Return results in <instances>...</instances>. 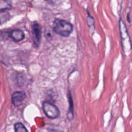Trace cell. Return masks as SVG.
I'll use <instances>...</instances> for the list:
<instances>
[{
	"mask_svg": "<svg viewBox=\"0 0 132 132\" xmlns=\"http://www.w3.org/2000/svg\"><path fill=\"white\" fill-rule=\"evenodd\" d=\"M53 29L55 32L63 37H68L73 30V25L63 20L56 19L53 24Z\"/></svg>",
	"mask_w": 132,
	"mask_h": 132,
	"instance_id": "obj_1",
	"label": "cell"
},
{
	"mask_svg": "<svg viewBox=\"0 0 132 132\" xmlns=\"http://www.w3.org/2000/svg\"><path fill=\"white\" fill-rule=\"evenodd\" d=\"M11 7L10 0H0V12L10 9Z\"/></svg>",
	"mask_w": 132,
	"mask_h": 132,
	"instance_id": "obj_7",
	"label": "cell"
},
{
	"mask_svg": "<svg viewBox=\"0 0 132 132\" xmlns=\"http://www.w3.org/2000/svg\"><path fill=\"white\" fill-rule=\"evenodd\" d=\"M14 129L15 132H28L27 129L25 126L20 122L16 123L14 126Z\"/></svg>",
	"mask_w": 132,
	"mask_h": 132,
	"instance_id": "obj_8",
	"label": "cell"
},
{
	"mask_svg": "<svg viewBox=\"0 0 132 132\" xmlns=\"http://www.w3.org/2000/svg\"><path fill=\"white\" fill-rule=\"evenodd\" d=\"M119 23L120 34L122 38V43L123 50L125 52H128L131 48L130 38L128 36L126 26L121 19L120 20Z\"/></svg>",
	"mask_w": 132,
	"mask_h": 132,
	"instance_id": "obj_3",
	"label": "cell"
},
{
	"mask_svg": "<svg viewBox=\"0 0 132 132\" xmlns=\"http://www.w3.org/2000/svg\"><path fill=\"white\" fill-rule=\"evenodd\" d=\"M32 30L34 43L36 46H38L40 43L41 37V27L38 23H35L32 25Z\"/></svg>",
	"mask_w": 132,
	"mask_h": 132,
	"instance_id": "obj_5",
	"label": "cell"
},
{
	"mask_svg": "<svg viewBox=\"0 0 132 132\" xmlns=\"http://www.w3.org/2000/svg\"><path fill=\"white\" fill-rule=\"evenodd\" d=\"M26 95L23 91H17L14 92L11 96V102L12 104L15 106H18L20 105L23 101L26 98Z\"/></svg>",
	"mask_w": 132,
	"mask_h": 132,
	"instance_id": "obj_4",
	"label": "cell"
},
{
	"mask_svg": "<svg viewBox=\"0 0 132 132\" xmlns=\"http://www.w3.org/2000/svg\"><path fill=\"white\" fill-rule=\"evenodd\" d=\"M45 1H49V0H45Z\"/></svg>",
	"mask_w": 132,
	"mask_h": 132,
	"instance_id": "obj_11",
	"label": "cell"
},
{
	"mask_svg": "<svg viewBox=\"0 0 132 132\" xmlns=\"http://www.w3.org/2000/svg\"><path fill=\"white\" fill-rule=\"evenodd\" d=\"M42 109L46 116L50 119L57 118L60 115V111L58 107L48 101L43 103Z\"/></svg>",
	"mask_w": 132,
	"mask_h": 132,
	"instance_id": "obj_2",
	"label": "cell"
},
{
	"mask_svg": "<svg viewBox=\"0 0 132 132\" xmlns=\"http://www.w3.org/2000/svg\"><path fill=\"white\" fill-rule=\"evenodd\" d=\"M9 37L11 38L14 41L18 42L23 40L25 38L24 32L19 29H15L9 32Z\"/></svg>",
	"mask_w": 132,
	"mask_h": 132,
	"instance_id": "obj_6",
	"label": "cell"
},
{
	"mask_svg": "<svg viewBox=\"0 0 132 132\" xmlns=\"http://www.w3.org/2000/svg\"><path fill=\"white\" fill-rule=\"evenodd\" d=\"M9 37V32L4 31H0V40H6Z\"/></svg>",
	"mask_w": 132,
	"mask_h": 132,
	"instance_id": "obj_9",
	"label": "cell"
},
{
	"mask_svg": "<svg viewBox=\"0 0 132 132\" xmlns=\"http://www.w3.org/2000/svg\"><path fill=\"white\" fill-rule=\"evenodd\" d=\"M48 132H60V131H59L55 130V129H51Z\"/></svg>",
	"mask_w": 132,
	"mask_h": 132,
	"instance_id": "obj_10",
	"label": "cell"
}]
</instances>
